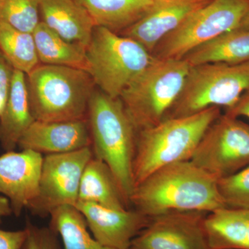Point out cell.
<instances>
[{
	"mask_svg": "<svg viewBox=\"0 0 249 249\" xmlns=\"http://www.w3.org/2000/svg\"><path fill=\"white\" fill-rule=\"evenodd\" d=\"M130 205L149 218L172 211L209 213L227 207L217 178L191 160L156 170L134 188Z\"/></svg>",
	"mask_w": 249,
	"mask_h": 249,
	"instance_id": "obj_1",
	"label": "cell"
},
{
	"mask_svg": "<svg viewBox=\"0 0 249 249\" xmlns=\"http://www.w3.org/2000/svg\"><path fill=\"white\" fill-rule=\"evenodd\" d=\"M87 120L93 157L109 167L130 206L137 135L134 123L120 98H111L96 88L89 100Z\"/></svg>",
	"mask_w": 249,
	"mask_h": 249,
	"instance_id": "obj_2",
	"label": "cell"
},
{
	"mask_svg": "<svg viewBox=\"0 0 249 249\" xmlns=\"http://www.w3.org/2000/svg\"><path fill=\"white\" fill-rule=\"evenodd\" d=\"M221 115L212 107L193 115L168 118L137 131L133 161L134 188L156 170L191 160L205 132Z\"/></svg>",
	"mask_w": 249,
	"mask_h": 249,
	"instance_id": "obj_3",
	"label": "cell"
},
{
	"mask_svg": "<svg viewBox=\"0 0 249 249\" xmlns=\"http://www.w3.org/2000/svg\"><path fill=\"white\" fill-rule=\"evenodd\" d=\"M26 83L32 115L45 122L86 119L96 88L84 70L43 64L26 74Z\"/></svg>",
	"mask_w": 249,
	"mask_h": 249,
	"instance_id": "obj_4",
	"label": "cell"
},
{
	"mask_svg": "<svg viewBox=\"0 0 249 249\" xmlns=\"http://www.w3.org/2000/svg\"><path fill=\"white\" fill-rule=\"evenodd\" d=\"M190 68L183 59L155 58L124 90L119 98L137 131L164 120L182 91Z\"/></svg>",
	"mask_w": 249,
	"mask_h": 249,
	"instance_id": "obj_5",
	"label": "cell"
},
{
	"mask_svg": "<svg viewBox=\"0 0 249 249\" xmlns=\"http://www.w3.org/2000/svg\"><path fill=\"white\" fill-rule=\"evenodd\" d=\"M86 59L87 72L96 88L117 98L155 58L133 39L96 27L86 47Z\"/></svg>",
	"mask_w": 249,
	"mask_h": 249,
	"instance_id": "obj_6",
	"label": "cell"
},
{
	"mask_svg": "<svg viewBox=\"0 0 249 249\" xmlns=\"http://www.w3.org/2000/svg\"><path fill=\"white\" fill-rule=\"evenodd\" d=\"M248 90L249 62L191 67L182 91L165 119L193 115L212 107L229 109Z\"/></svg>",
	"mask_w": 249,
	"mask_h": 249,
	"instance_id": "obj_7",
	"label": "cell"
},
{
	"mask_svg": "<svg viewBox=\"0 0 249 249\" xmlns=\"http://www.w3.org/2000/svg\"><path fill=\"white\" fill-rule=\"evenodd\" d=\"M249 12V0H212L163 37L152 51L159 60H180L192 50L237 29Z\"/></svg>",
	"mask_w": 249,
	"mask_h": 249,
	"instance_id": "obj_8",
	"label": "cell"
},
{
	"mask_svg": "<svg viewBox=\"0 0 249 249\" xmlns=\"http://www.w3.org/2000/svg\"><path fill=\"white\" fill-rule=\"evenodd\" d=\"M191 160L217 180L248 166L249 124L221 114L205 132Z\"/></svg>",
	"mask_w": 249,
	"mask_h": 249,
	"instance_id": "obj_9",
	"label": "cell"
},
{
	"mask_svg": "<svg viewBox=\"0 0 249 249\" xmlns=\"http://www.w3.org/2000/svg\"><path fill=\"white\" fill-rule=\"evenodd\" d=\"M93 156L91 147L43 156L38 191L28 209L46 217L60 206H76L82 175Z\"/></svg>",
	"mask_w": 249,
	"mask_h": 249,
	"instance_id": "obj_10",
	"label": "cell"
},
{
	"mask_svg": "<svg viewBox=\"0 0 249 249\" xmlns=\"http://www.w3.org/2000/svg\"><path fill=\"white\" fill-rule=\"evenodd\" d=\"M207 214L172 211L150 218L147 227L132 240L131 248L210 249L204 226Z\"/></svg>",
	"mask_w": 249,
	"mask_h": 249,
	"instance_id": "obj_11",
	"label": "cell"
},
{
	"mask_svg": "<svg viewBox=\"0 0 249 249\" xmlns=\"http://www.w3.org/2000/svg\"><path fill=\"white\" fill-rule=\"evenodd\" d=\"M43 155L30 150L6 152L0 156V194L10 201L19 217L38 191Z\"/></svg>",
	"mask_w": 249,
	"mask_h": 249,
	"instance_id": "obj_12",
	"label": "cell"
},
{
	"mask_svg": "<svg viewBox=\"0 0 249 249\" xmlns=\"http://www.w3.org/2000/svg\"><path fill=\"white\" fill-rule=\"evenodd\" d=\"M75 207L83 214L93 237L114 249H130L132 240L150 222L137 210H117L78 201Z\"/></svg>",
	"mask_w": 249,
	"mask_h": 249,
	"instance_id": "obj_13",
	"label": "cell"
},
{
	"mask_svg": "<svg viewBox=\"0 0 249 249\" xmlns=\"http://www.w3.org/2000/svg\"><path fill=\"white\" fill-rule=\"evenodd\" d=\"M212 0H155L138 22L119 34L138 42L152 53L163 37Z\"/></svg>",
	"mask_w": 249,
	"mask_h": 249,
	"instance_id": "obj_14",
	"label": "cell"
},
{
	"mask_svg": "<svg viewBox=\"0 0 249 249\" xmlns=\"http://www.w3.org/2000/svg\"><path fill=\"white\" fill-rule=\"evenodd\" d=\"M88 120L35 121L18 142L21 150H30L41 155L68 153L91 147Z\"/></svg>",
	"mask_w": 249,
	"mask_h": 249,
	"instance_id": "obj_15",
	"label": "cell"
},
{
	"mask_svg": "<svg viewBox=\"0 0 249 249\" xmlns=\"http://www.w3.org/2000/svg\"><path fill=\"white\" fill-rule=\"evenodd\" d=\"M42 22L68 42L87 47L96 27L78 0H40Z\"/></svg>",
	"mask_w": 249,
	"mask_h": 249,
	"instance_id": "obj_16",
	"label": "cell"
},
{
	"mask_svg": "<svg viewBox=\"0 0 249 249\" xmlns=\"http://www.w3.org/2000/svg\"><path fill=\"white\" fill-rule=\"evenodd\" d=\"M34 121L26 74L15 70L9 97L0 119V145L5 151H14L19 139Z\"/></svg>",
	"mask_w": 249,
	"mask_h": 249,
	"instance_id": "obj_17",
	"label": "cell"
},
{
	"mask_svg": "<svg viewBox=\"0 0 249 249\" xmlns=\"http://www.w3.org/2000/svg\"><path fill=\"white\" fill-rule=\"evenodd\" d=\"M78 201L94 203L114 209H129L109 167L93 156L82 175Z\"/></svg>",
	"mask_w": 249,
	"mask_h": 249,
	"instance_id": "obj_18",
	"label": "cell"
},
{
	"mask_svg": "<svg viewBox=\"0 0 249 249\" xmlns=\"http://www.w3.org/2000/svg\"><path fill=\"white\" fill-rule=\"evenodd\" d=\"M88 11L96 27L119 34L142 19L155 0H78Z\"/></svg>",
	"mask_w": 249,
	"mask_h": 249,
	"instance_id": "obj_19",
	"label": "cell"
},
{
	"mask_svg": "<svg viewBox=\"0 0 249 249\" xmlns=\"http://www.w3.org/2000/svg\"><path fill=\"white\" fill-rule=\"evenodd\" d=\"M191 67L249 62V29H235L199 46L182 58Z\"/></svg>",
	"mask_w": 249,
	"mask_h": 249,
	"instance_id": "obj_20",
	"label": "cell"
},
{
	"mask_svg": "<svg viewBox=\"0 0 249 249\" xmlns=\"http://www.w3.org/2000/svg\"><path fill=\"white\" fill-rule=\"evenodd\" d=\"M204 226L210 249H247L245 210H215L206 214Z\"/></svg>",
	"mask_w": 249,
	"mask_h": 249,
	"instance_id": "obj_21",
	"label": "cell"
},
{
	"mask_svg": "<svg viewBox=\"0 0 249 249\" xmlns=\"http://www.w3.org/2000/svg\"><path fill=\"white\" fill-rule=\"evenodd\" d=\"M40 64L79 69L87 71L86 47L68 42L43 22L33 32Z\"/></svg>",
	"mask_w": 249,
	"mask_h": 249,
	"instance_id": "obj_22",
	"label": "cell"
},
{
	"mask_svg": "<svg viewBox=\"0 0 249 249\" xmlns=\"http://www.w3.org/2000/svg\"><path fill=\"white\" fill-rule=\"evenodd\" d=\"M49 216V227L61 237L64 249H114L91 237L84 217L75 206H60Z\"/></svg>",
	"mask_w": 249,
	"mask_h": 249,
	"instance_id": "obj_23",
	"label": "cell"
},
{
	"mask_svg": "<svg viewBox=\"0 0 249 249\" xmlns=\"http://www.w3.org/2000/svg\"><path fill=\"white\" fill-rule=\"evenodd\" d=\"M0 52L15 70L27 74L40 63L34 36L0 21Z\"/></svg>",
	"mask_w": 249,
	"mask_h": 249,
	"instance_id": "obj_24",
	"label": "cell"
},
{
	"mask_svg": "<svg viewBox=\"0 0 249 249\" xmlns=\"http://www.w3.org/2000/svg\"><path fill=\"white\" fill-rule=\"evenodd\" d=\"M40 0H0V21L33 34L40 21Z\"/></svg>",
	"mask_w": 249,
	"mask_h": 249,
	"instance_id": "obj_25",
	"label": "cell"
},
{
	"mask_svg": "<svg viewBox=\"0 0 249 249\" xmlns=\"http://www.w3.org/2000/svg\"><path fill=\"white\" fill-rule=\"evenodd\" d=\"M218 188L227 207L249 210V165L231 176L218 180Z\"/></svg>",
	"mask_w": 249,
	"mask_h": 249,
	"instance_id": "obj_26",
	"label": "cell"
},
{
	"mask_svg": "<svg viewBox=\"0 0 249 249\" xmlns=\"http://www.w3.org/2000/svg\"><path fill=\"white\" fill-rule=\"evenodd\" d=\"M24 229L27 237L22 249H61L58 233L50 227H38L28 219Z\"/></svg>",
	"mask_w": 249,
	"mask_h": 249,
	"instance_id": "obj_27",
	"label": "cell"
},
{
	"mask_svg": "<svg viewBox=\"0 0 249 249\" xmlns=\"http://www.w3.org/2000/svg\"><path fill=\"white\" fill-rule=\"evenodd\" d=\"M15 70L0 52V119L9 97Z\"/></svg>",
	"mask_w": 249,
	"mask_h": 249,
	"instance_id": "obj_28",
	"label": "cell"
},
{
	"mask_svg": "<svg viewBox=\"0 0 249 249\" xmlns=\"http://www.w3.org/2000/svg\"><path fill=\"white\" fill-rule=\"evenodd\" d=\"M26 237L25 229L16 231L0 229V249H22Z\"/></svg>",
	"mask_w": 249,
	"mask_h": 249,
	"instance_id": "obj_29",
	"label": "cell"
},
{
	"mask_svg": "<svg viewBox=\"0 0 249 249\" xmlns=\"http://www.w3.org/2000/svg\"><path fill=\"white\" fill-rule=\"evenodd\" d=\"M225 114L236 118L245 116L249 119V90L241 96L232 107L227 109Z\"/></svg>",
	"mask_w": 249,
	"mask_h": 249,
	"instance_id": "obj_30",
	"label": "cell"
},
{
	"mask_svg": "<svg viewBox=\"0 0 249 249\" xmlns=\"http://www.w3.org/2000/svg\"><path fill=\"white\" fill-rule=\"evenodd\" d=\"M13 213L10 201L6 196H0V224L3 218L8 217Z\"/></svg>",
	"mask_w": 249,
	"mask_h": 249,
	"instance_id": "obj_31",
	"label": "cell"
},
{
	"mask_svg": "<svg viewBox=\"0 0 249 249\" xmlns=\"http://www.w3.org/2000/svg\"><path fill=\"white\" fill-rule=\"evenodd\" d=\"M237 29H249V12L244 18Z\"/></svg>",
	"mask_w": 249,
	"mask_h": 249,
	"instance_id": "obj_32",
	"label": "cell"
},
{
	"mask_svg": "<svg viewBox=\"0 0 249 249\" xmlns=\"http://www.w3.org/2000/svg\"><path fill=\"white\" fill-rule=\"evenodd\" d=\"M247 218V249H249V210H245Z\"/></svg>",
	"mask_w": 249,
	"mask_h": 249,
	"instance_id": "obj_33",
	"label": "cell"
},
{
	"mask_svg": "<svg viewBox=\"0 0 249 249\" xmlns=\"http://www.w3.org/2000/svg\"><path fill=\"white\" fill-rule=\"evenodd\" d=\"M130 249H132V248H131Z\"/></svg>",
	"mask_w": 249,
	"mask_h": 249,
	"instance_id": "obj_34",
	"label": "cell"
}]
</instances>
